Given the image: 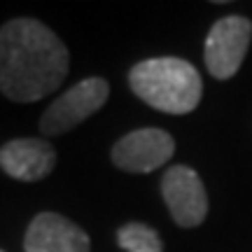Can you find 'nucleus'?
Listing matches in <instances>:
<instances>
[{
  "label": "nucleus",
  "instance_id": "nucleus-4",
  "mask_svg": "<svg viewBox=\"0 0 252 252\" xmlns=\"http://www.w3.org/2000/svg\"><path fill=\"white\" fill-rule=\"evenodd\" d=\"M252 40V24L245 17L231 14L210 28L206 40V65L217 80L234 77L243 63Z\"/></svg>",
  "mask_w": 252,
  "mask_h": 252
},
{
  "label": "nucleus",
  "instance_id": "nucleus-2",
  "mask_svg": "<svg viewBox=\"0 0 252 252\" xmlns=\"http://www.w3.org/2000/svg\"><path fill=\"white\" fill-rule=\"evenodd\" d=\"M128 84L150 108L168 115H187L196 110L203 94L198 70L189 61L175 56L140 61L128 72Z\"/></svg>",
  "mask_w": 252,
  "mask_h": 252
},
{
  "label": "nucleus",
  "instance_id": "nucleus-9",
  "mask_svg": "<svg viewBox=\"0 0 252 252\" xmlns=\"http://www.w3.org/2000/svg\"><path fill=\"white\" fill-rule=\"evenodd\" d=\"M117 243L126 252H161L159 234L143 222H128L117 231Z\"/></svg>",
  "mask_w": 252,
  "mask_h": 252
},
{
  "label": "nucleus",
  "instance_id": "nucleus-3",
  "mask_svg": "<svg viewBox=\"0 0 252 252\" xmlns=\"http://www.w3.org/2000/svg\"><path fill=\"white\" fill-rule=\"evenodd\" d=\"M110 96V87L103 77H89L77 82L63 96L47 108L40 119V131L45 135H59L82 124L94 112H98Z\"/></svg>",
  "mask_w": 252,
  "mask_h": 252
},
{
  "label": "nucleus",
  "instance_id": "nucleus-7",
  "mask_svg": "<svg viewBox=\"0 0 252 252\" xmlns=\"http://www.w3.org/2000/svg\"><path fill=\"white\" fill-rule=\"evenodd\" d=\"M26 252H89V236L56 213H40L24 238Z\"/></svg>",
  "mask_w": 252,
  "mask_h": 252
},
{
  "label": "nucleus",
  "instance_id": "nucleus-8",
  "mask_svg": "<svg viewBox=\"0 0 252 252\" xmlns=\"http://www.w3.org/2000/svg\"><path fill=\"white\" fill-rule=\"evenodd\" d=\"M56 163L54 147L37 138H17L2 145L0 168L9 178L21 182H35L47 178Z\"/></svg>",
  "mask_w": 252,
  "mask_h": 252
},
{
  "label": "nucleus",
  "instance_id": "nucleus-5",
  "mask_svg": "<svg viewBox=\"0 0 252 252\" xmlns=\"http://www.w3.org/2000/svg\"><path fill=\"white\" fill-rule=\"evenodd\" d=\"M175 140L161 128H138L112 147V161L126 173H150L168 161Z\"/></svg>",
  "mask_w": 252,
  "mask_h": 252
},
{
  "label": "nucleus",
  "instance_id": "nucleus-6",
  "mask_svg": "<svg viewBox=\"0 0 252 252\" xmlns=\"http://www.w3.org/2000/svg\"><path fill=\"white\" fill-rule=\"evenodd\" d=\"M163 201L180 226H198L208 215V194L196 171L173 166L161 180Z\"/></svg>",
  "mask_w": 252,
  "mask_h": 252
},
{
  "label": "nucleus",
  "instance_id": "nucleus-10",
  "mask_svg": "<svg viewBox=\"0 0 252 252\" xmlns=\"http://www.w3.org/2000/svg\"><path fill=\"white\" fill-rule=\"evenodd\" d=\"M0 252H2V250H0Z\"/></svg>",
  "mask_w": 252,
  "mask_h": 252
},
{
  "label": "nucleus",
  "instance_id": "nucleus-1",
  "mask_svg": "<svg viewBox=\"0 0 252 252\" xmlns=\"http://www.w3.org/2000/svg\"><path fill=\"white\" fill-rule=\"evenodd\" d=\"M68 49L35 19H14L0 28V91L33 103L59 89L68 75Z\"/></svg>",
  "mask_w": 252,
  "mask_h": 252
}]
</instances>
